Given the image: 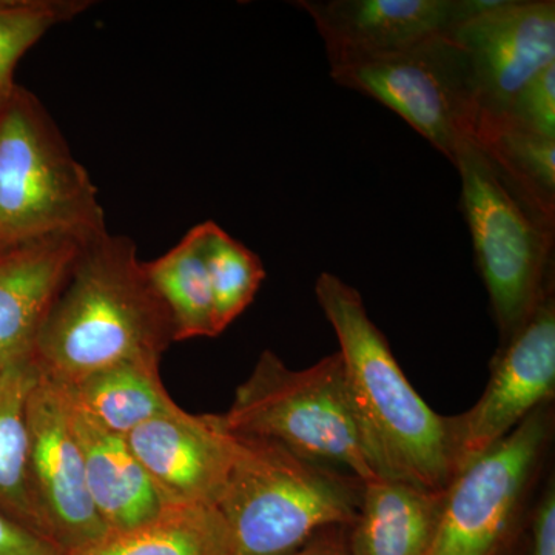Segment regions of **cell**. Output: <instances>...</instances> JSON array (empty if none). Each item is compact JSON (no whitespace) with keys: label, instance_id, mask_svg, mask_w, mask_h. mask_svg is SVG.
<instances>
[{"label":"cell","instance_id":"cell-25","mask_svg":"<svg viewBox=\"0 0 555 555\" xmlns=\"http://www.w3.org/2000/svg\"><path fill=\"white\" fill-rule=\"evenodd\" d=\"M0 555H64L60 546L0 514Z\"/></svg>","mask_w":555,"mask_h":555},{"label":"cell","instance_id":"cell-19","mask_svg":"<svg viewBox=\"0 0 555 555\" xmlns=\"http://www.w3.org/2000/svg\"><path fill=\"white\" fill-rule=\"evenodd\" d=\"M470 141L526 206L555 225V139L502 116L480 115Z\"/></svg>","mask_w":555,"mask_h":555},{"label":"cell","instance_id":"cell-13","mask_svg":"<svg viewBox=\"0 0 555 555\" xmlns=\"http://www.w3.org/2000/svg\"><path fill=\"white\" fill-rule=\"evenodd\" d=\"M164 505H214L228 478L233 434L217 415L175 409L127 434Z\"/></svg>","mask_w":555,"mask_h":555},{"label":"cell","instance_id":"cell-5","mask_svg":"<svg viewBox=\"0 0 555 555\" xmlns=\"http://www.w3.org/2000/svg\"><path fill=\"white\" fill-rule=\"evenodd\" d=\"M217 416L230 434L276 441L312 462L343 467L361 483L379 478L347 392L339 352L294 371L264 350L236 389L232 406Z\"/></svg>","mask_w":555,"mask_h":555},{"label":"cell","instance_id":"cell-22","mask_svg":"<svg viewBox=\"0 0 555 555\" xmlns=\"http://www.w3.org/2000/svg\"><path fill=\"white\" fill-rule=\"evenodd\" d=\"M207 268L214 292L215 320L222 334L254 302L266 269L261 259L217 222H210Z\"/></svg>","mask_w":555,"mask_h":555},{"label":"cell","instance_id":"cell-24","mask_svg":"<svg viewBox=\"0 0 555 555\" xmlns=\"http://www.w3.org/2000/svg\"><path fill=\"white\" fill-rule=\"evenodd\" d=\"M505 115L525 129L555 139V64L518 91Z\"/></svg>","mask_w":555,"mask_h":555},{"label":"cell","instance_id":"cell-2","mask_svg":"<svg viewBox=\"0 0 555 555\" xmlns=\"http://www.w3.org/2000/svg\"><path fill=\"white\" fill-rule=\"evenodd\" d=\"M315 297L337 335L347 392L377 476L448 489L455 473L447 415L416 393L356 287L324 272Z\"/></svg>","mask_w":555,"mask_h":555},{"label":"cell","instance_id":"cell-20","mask_svg":"<svg viewBox=\"0 0 555 555\" xmlns=\"http://www.w3.org/2000/svg\"><path fill=\"white\" fill-rule=\"evenodd\" d=\"M210 222L190 229L163 257L144 262L149 280L169 310L175 341L219 335L207 268Z\"/></svg>","mask_w":555,"mask_h":555},{"label":"cell","instance_id":"cell-3","mask_svg":"<svg viewBox=\"0 0 555 555\" xmlns=\"http://www.w3.org/2000/svg\"><path fill=\"white\" fill-rule=\"evenodd\" d=\"M361 489L356 477L276 441L233 434L232 463L215 507L233 555H288L321 529L352 526Z\"/></svg>","mask_w":555,"mask_h":555},{"label":"cell","instance_id":"cell-21","mask_svg":"<svg viewBox=\"0 0 555 555\" xmlns=\"http://www.w3.org/2000/svg\"><path fill=\"white\" fill-rule=\"evenodd\" d=\"M64 555H233V550L217 507L169 505L149 524L108 532Z\"/></svg>","mask_w":555,"mask_h":555},{"label":"cell","instance_id":"cell-9","mask_svg":"<svg viewBox=\"0 0 555 555\" xmlns=\"http://www.w3.org/2000/svg\"><path fill=\"white\" fill-rule=\"evenodd\" d=\"M554 393L555 298L551 291L524 326L500 346L483 396L463 414L447 416L455 476L505 440L537 409L553 403Z\"/></svg>","mask_w":555,"mask_h":555},{"label":"cell","instance_id":"cell-14","mask_svg":"<svg viewBox=\"0 0 555 555\" xmlns=\"http://www.w3.org/2000/svg\"><path fill=\"white\" fill-rule=\"evenodd\" d=\"M91 240L50 235L0 250V346L11 356L31 352L51 306Z\"/></svg>","mask_w":555,"mask_h":555},{"label":"cell","instance_id":"cell-15","mask_svg":"<svg viewBox=\"0 0 555 555\" xmlns=\"http://www.w3.org/2000/svg\"><path fill=\"white\" fill-rule=\"evenodd\" d=\"M68 400L86 466L87 488L108 532L130 531L158 517L166 505L127 438L100 425L72 398Z\"/></svg>","mask_w":555,"mask_h":555},{"label":"cell","instance_id":"cell-12","mask_svg":"<svg viewBox=\"0 0 555 555\" xmlns=\"http://www.w3.org/2000/svg\"><path fill=\"white\" fill-rule=\"evenodd\" d=\"M451 36L465 51L478 116H502L529 80L555 64V2L502 0Z\"/></svg>","mask_w":555,"mask_h":555},{"label":"cell","instance_id":"cell-26","mask_svg":"<svg viewBox=\"0 0 555 555\" xmlns=\"http://www.w3.org/2000/svg\"><path fill=\"white\" fill-rule=\"evenodd\" d=\"M532 555H555V488L551 481L532 518Z\"/></svg>","mask_w":555,"mask_h":555},{"label":"cell","instance_id":"cell-8","mask_svg":"<svg viewBox=\"0 0 555 555\" xmlns=\"http://www.w3.org/2000/svg\"><path fill=\"white\" fill-rule=\"evenodd\" d=\"M553 434L551 403L532 412L449 485L430 555H496L525 509Z\"/></svg>","mask_w":555,"mask_h":555},{"label":"cell","instance_id":"cell-29","mask_svg":"<svg viewBox=\"0 0 555 555\" xmlns=\"http://www.w3.org/2000/svg\"><path fill=\"white\" fill-rule=\"evenodd\" d=\"M3 248H5V247L0 246V250H3Z\"/></svg>","mask_w":555,"mask_h":555},{"label":"cell","instance_id":"cell-23","mask_svg":"<svg viewBox=\"0 0 555 555\" xmlns=\"http://www.w3.org/2000/svg\"><path fill=\"white\" fill-rule=\"evenodd\" d=\"M90 7L89 0H0V105L16 89L14 72L24 54Z\"/></svg>","mask_w":555,"mask_h":555},{"label":"cell","instance_id":"cell-27","mask_svg":"<svg viewBox=\"0 0 555 555\" xmlns=\"http://www.w3.org/2000/svg\"><path fill=\"white\" fill-rule=\"evenodd\" d=\"M288 555H347L346 551L339 550L338 546L327 542H309L301 550L295 551Z\"/></svg>","mask_w":555,"mask_h":555},{"label":"cell","instance_id":"cell-17","mask_svg":"<svg viewBox=\"0 0 555 555\" xmlns=\"http://www.w3.org/2000/svg\"><path fill=\"white\" fill-rule=\"evenodd\" d=\"M38 377L31 353L0 369V514L51 542L30 476L27 406Z\"/></svg>","mask_w":555,"mask_h":555},{"label":"cell","instance_id":"cell-16","mask_svg":"<svg viewBox=\"0 0 555 555\" xmlns=\"http://www.w3.org/2000/svg\"><path fill=\"white\" fill-rule=\"evenodd\" d=\"M448 489L404 481H364L347 555H430Z\"/></svg>","mask_w":555,"mask_h":555},{"label":"cell","instance_id":"cell-6","mask_svg":"<svg viewBox=\"0 0 555 555\" xmlns=\"http://www.w3.org/2000/svg\"><path fill=\"white\" fill-rule=\"evenodd\" d=\"M452 164L502 346L554 291L555 225L526 206L470 139L460 142Z\"/></svg>","mask_w":555,"mask_h":555},{"label":"cell","instance_id":"cell-1","mask_svg":"<svg viewBox=\"0 0 555 555\" xmlns=\"http://www.w3.org/2000/svg\"><path fill=\"white\" fill-rule=\"evenodd\" d=\"M175 343L169 310L137 244L104 232L87 243L31 347L40 374L62 385L129 361H160Z\"/></svg>","mask_w":555,"mask_h":555},{"label":"cell","instance_id":"cell-10","mask_svg":"<svg viewBox=\"0 0 555 555\" xmlns=\"http://www.w3.org/2000/svg\"><path fill=\"white\" fill-rule=\"evenodd\" d=\"M33 494L51 542L67 554L108 534L89 494L67 390L40 374L27 406Z\"/></svg>","mask_w":555,"mask_h":555},{"label":"cell","instance_id":"cell-18","mask_svg":"<svg viewBox=\"0 0 555 555\" xmlns=\"http://www.w3.org/2000/svg\"><path fill=\"white\" fill-rule=\"evenodd\" d=\"M62 386L76 406L124 437L179 408L160 382L159 361L115 364Z\"/></svg>","mask_w":555,"mask_h":555},{"label":"cell","instance_id":"cell-4","mask_svg":"<svg viewBox=\"0 0 555 555\" xmlns=\"http://www.w3.org/2000/svg\"><path fill=\"white\" fill-rule=\"evenodd\" d=\"M107 232L89 171L42 102L16 86L0 105V246Z\"/></svg>","mask_w":555,"mask_h":555},{"label":"cell","instance_id":"cell-11","mask_svg":"<svg viewBox=\"0 0 555 555\" xmlns=\"http://www.w3.org/2000/svg\"><path fill=\"white\" fill-rule=\"evenodd\" d=\"M502 0H299L324 40L332 68L360 64L448 35Z\"/></svg>","mask_w":555,"mask_h":555},{"label":"cell","instance_id":"cell-28","mask_svg":"<svg viewBox=\"0 0 555 555\" xmlns=\"http://www.w3.org/2000/svg\"><path fill=\"white\" fill-rule=\"evenodd\" d=\"M13 358L16 357L11 356V353L9 352V350L5 349V347L0 346V369L5 367L7 364H9L11 360H13Z\"/></svg>","mask_w":555,"mask_h":555},{"label":"cell","instance_id":"cell-7","mask_svg":"<svg viewBox=\"0 0 555 555\" xmlns=\"http://www.w3.org/2000/svg\"><path fill=\"white\" fill-rule=\"evenodd\" d=\"M331 76L396 112L451 163L460 142L473 137L476 91L465 51L451 33L400 53L332 68Z\"/></svg>","mask_w":555,"mask_h":555}]
</instances>
